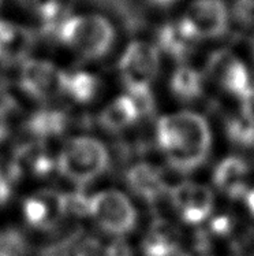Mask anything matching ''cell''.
Masks as SVG:
<instances>
[{
	"label": "cell",
	"instance_id": "obj_28",
	"mask_svg": "<svg viewBox=\"0 0 254 256\" xmlns=\"http://www.w3.org/2000/svg\"><path fill=\"white\" fill-rule=\"evenodd\" d=\"M4 3H5V0H0V8H1V7L4 6Z\"/></svg>",
	"mask_w": 254,
	"mask_h": 256
},
{
	"label": "cell",
	"instance_id": "obj_7",
	"mask_svg": "<svg viewBox=\"0 0 254 256\" xmlns=\"http://www.w3.org/2000/svg\"><path fill=\"white\" fill-rule=\"evenodd\" d=\"M64 70L45 59H26L21 63L18 85L23 94L40 103L63 96Z\"/></svg>",
	"mask_w": 254,
	"mask_h": 256
},
{
	"label": "cell",
	"instance_id": "obj_27",
	"mask_svg": "<svg viewBox=\"0 0 254 256\" xmlns=\"http://www.w3.org/2000/svg\"><path fill=\"white\" fill-rule=\"evenodd\" d=\"M252 52H253L254 55V37H253V40H252Z\"/></svg>",
	"mask_w": 254,
	"mask_h": 256
},
{
	"label": "cell",
	"instance_id": "obj_24",
	"mask_svg": "<svg viewBox=\"0 0 254 256\" xmlns=\"http://www.w3.org/2000/svg\"><path fill=\"white\" fill-rule=\"evenodd\" d=\"M11 130V120L8 110L0 104V144L7 140Z\"/></svg>",
	"mask_w": 254,
	"mask_h": 256
},
{
	"label": "cell",
	"instance_id": "obj_21",
	"mask_svg": "<svg viewBox=\"0 0 254 256\" xmlns=\"http://www.w3.org/2000/svg\"><path fill=\"white\" fill-rule=\"evenodd\" d=\"M170 89L172 94L182 102H193L203 94V74L190 64L182 63L172 73Z\"/></svg>",
	"mask_w": 254,
	"mask_h": 256
},
{
	"label": "cell",
	"instance_id": "obj_23",
	"mask_svg": "<svg viewBox=\"0 0 254 256\" xmlns=\"http://www.w3.org/2000/svg\"><path fill=\"white\" fill-rule=\"evenodd\" d=\"M103 256H134L133 248L125 237L112 238L103 248Z\"/></svg>",
	"mask_w": 254,
	"mask_h": 256
},
{
	"label": "cell",
	"instance_id": "obj_15",
	"mask_svg": "<svg viewBox=\"0 0 254 256\" xmlns=\"http://www.w3.org/2000/svg\"><path fill=\"white\" fill-rule=\"evenodd\" d=\"M142 118L140 108L129 94L115 98L97 115V124L103 130L119 134L129 130Z\"/></svg>",
	"mask_w": 254,
	"mask_h": 256
},
{
	"label": "cell",
	"instance_id": "obj_13",
	"mask_svg": "<svg viewBox=\"0 0 254 256\" xmlns=\"http://www.w3.org/2000/svg\"><path fill=\"white\" fill-rule=\"evenodd\" d=\"M125 178L130 190L149 204H156L170 192L167 188L164 172L148 162L133 164L126 172Z\"/></svg>",
	"mask_w": 254,
	"mask_h": 256
},
{
	"label": "cell",
	"instance_id": "obj_6",
	"mask_svg": "<svg viewBox=\"0 0 254 256\" xmlns=\"http://www.w3.org/2000/svg\"><path fill=\"white\" fill-rule=\"evenodd\" d=\"M198 42H216L233 26L231 8L226 0H190L182 14Z\"/></svg>",
	"mask_w": 254,
	"mask_h": 256
},
{
	"label": "cell",
	"instance_id": "obj_4",
	"mask_svg": "<svg viewBox=\"0 0 254 256\" xmlns=\"http://www.w3.org/2000/svg\"><path fill=\"white\" fill-rule=\"evenodd\" d=\"M88 216L112 238L130 234L138 222V212L131 199L119 189L111 188L89 196Z\"/></svg>",
	"mask_w": 254,
	"mask_h": 256
},
{
	"label": "cell",
	"instance_id": "obj_9",
	"mask_svg": "<svg viewBox=\"0 0 254 256\" xmlns=\"http://www.w3.org/2000/svg\"><path fill=\"white\" fill-rule=\"evenodd\" d=\"M170 202L183 222L198 225L212 214L215 198L211 189L196 182H181L168 192Z\"/></svg>",
	"mask_w": 254,
	"mask_h": 256
},
{
	"label": "cell",
	"instance_id": "obj_19",
	"mask_svg": "<svg viewBox=\"0 0 254 256\" xmlns=\"http://www.w3.org/2000/svg\"><path fill=\"white\" fill-rule=\"evenodd\" d=\"M144 256H181L179 234L167 220H156L142 242Z\"/></svg>",
	"mask_w": 254,
	"mask_h": 256
},
{
	"label": "cell",
	"instance_id": "obj_11",
	"mask_svg": "<svg viewBox=\"0 0 254 256\" xmlns=\"http://www.w3.org/2000/svg\"><path fill=\"white\" fill-rule=\"evenodd\" d=\"M22 215L33 229L49 230L64 220L63 192L40 190L29 194L22 204Z\"/></svg>",
	"mask_w": 254,
	"mask_h": 256
},
{
	"label": "cell",
	"instance_id": "obj_29",
	"mask_svg": "<svg viewBox=\"0 0 254 256\" xmlns=\"http://www.w3.org/2000/svg\"><path fill=\"white\" fill-rule=\"evenodd\" d=\"M253 256H254V255H253Z\"/></svg>",
	"mask_w": 254,
	"mask_h": 256
},
{
	"label": "cell",
	"instance_id": "obj_26",
	"mask_svg": "<svg viewBox=\"0 0 254 256\" xmlns=\"http://www.w3.org/2000/svg\"><path fill=\"white\" fill-rule=\"evenodd\" d=\"M245 199H246V206H248V208H249V211L254 216V189L248 190V194H245Z\"/></svg>",
	"mask_w": 254,
	"mask_h": 256
},
{
	"label": "cell",
	"instance_id": "obj_10",
	"mask_svg": "<svg viewBox=\"0 0 254 256\" xmlns=\"http://www.w3.org/2000/svg\"><path fill=\"white\" fill-rule=\"evenodd\" d=\"M153 44L160 54L182 64L196 52L200 42L183 18L178 16L177 20L164 22L157 28Z\"/></svg>",
	"mask_w": 254,
	"mask_h": 256
},
{
	"label": "cell",
	"instance_id": "obj_3",
	"mask_svg": "<svg viewBox=\"0 0 254 256\" xmlns=\"http://www.w3.org/2000/svg\"><path fill=\"white\" fill-rule=\"evenodd\" d=\"M111 154L97 137L81 134L68 138L56 155V172L68 182L83 186L94 182L111 168Z\"/></svg>",
	"mask_w": 254,
	"mask_h": 256
},
{
	"label": "cell",
	"instance_id": "obj_2",
	"mask_svg": "<svg viewBox=\"0 0 254 256\" xmlns=\"http://www.w3.org/2000/svg\"><path fill=\"white\" fill-rule=\"evenodd\" d=\"M53 40L83 60H100L112 51L116 29L108 18L99 14H67Z\"/></svg>",
	"mask_w": 254,
	"mask_h": 256
},
{
	"label": "cell",
	"instance_id": "obj_25",
	"mask_svg": "<svg viewBox=\"0 0 254 256\" xmlns=\"http://www.w3.org/2000/svg\"><path fill=\"white\" fill-rule=\"evenodd\" d=\"M181 0H149V3L155 7H159V8H170V7H174L177 6Z\"/></svg>",
	"mask_w": 254,
	"mask_h": 256
},
{
	"label": "cell",
	"instance_id": "obj_12",
	"mask_svg": "<svg viewBox=\"0 0 254 256\" xmlns=\"http://www.w3.org/2000/svg\"><path fill=\"white\" fill-rule=\"evenodd\" d=\"M8 172L14 181L22 177L45 178L56 172V156H52L40 142L26 144L18 148Z\"/></svg>",
	"mask_w": 254,
	"mask_h": 256
},
{
	"label": "cell",
	"instance_id": "obj_8",
	"mask_svg": "<svg viewBox=\"0 0 254 256\" xmlns=\"http://www.w3.org/2000/svg\"><path fill=\"white\" fill-rule=\"evenodd\" d=\"M207 74L220 88L237 99L248 96L254 88L244 60L229 50H219L211 54L207 62Z\"/></svg>",
	"mask_w": 254,
	"mask_h": 256
},
{
	"label": "cell",
	"instance_id": "obj_1",
	"mask_svg": "<svg viewBox=\"0 0 254 256\" xmlns=\"http://www.w3.org/2000/svg\"><path fill=\"white\" fill-rule=\"evenodd\" d=\"M156 140L175 172H190L208 159L212 134L201 115L181 111L161 116L156 125Z\"/></svg>",
	"mask_w": 254,
	"mask_h": 256
},
{
	"label": "cell",
	"instance_id": "obj_20",
	"mask_svg": "<svg viewBox=\"0 0 254 256\" xmlns=\"http://www.w3.org/2000/svg\"><path fill=\"white\" fill-rule=\"evenodd\" d=\"M16 3L40 21L44 34L55 38L59 25L68 12L62 0H16Z\"/></svg>",
	"mask_w": 254,
	"mask_h": 256
},
{
	"label": "cell",
	"instance_id": "obj_17",
	"mask_svg": "<svg viewBox=\"0 0 254 256\" xmlns=\"http://www.w3.org/2000/svg\"><path fill=\"white\" fill-rule=\"evenodd\" d=\"M70 118L59 108L45 107L34 111L26 120V130L36 142H44L60 137L67 130Z\"/></svg>",
	"mask_w": 254,
	"mask_h": 256
},
{
	"label": "cell",
	"instance_id": "obj_5",
	"mask_svg": "<svg viewBox=\"0 0 254 256\" xmlns=\"http://www.w3.org/2000/svg\"><path fill=\"white\" fill-rule=\"evenodd\" d=\"M161 54L155 44L134 40L127 44L118 62L120 80L127 92L152 89L160 73Z\"/></svg>",
	"mask_w": 254,
	"mask_h": 256
},
{
	"label": "cell",
	"instance_id": "obj_16",
	"mask_svg": "<svg viewBox=\"0 0 254 256\" xmlns=\"http://www.w3.org/2000/svg\"><path fill=\"white\" fill-rule=\"evenodd\" d=\"M248 163L241 158L229 156L215 168L213 182L222 194L233 199H239L248 194Z\"/></svg>",
	"mask_w": 254,
	"mask_h": 256
},
{
	"label": "cell",
	"instance_id": "obj_22",
	"mask_svg": "<svg viewBox=\"0 0 254 256\" xmlns=\"http://www.w3.org/2000/svg\"><path fill=\"white\" fill-rule=\"evenodd\" d=\"M230 8L233 24L245 30H254V0H234Z\"/></svg>",
	"mask_w": 254,
	"mask_h": 256
},
{
	"label": "cell",
	"instance_id": "obj_14",
	"mask_svg": "<svg viewBox=\"0 0 254 256\" xmlns=\"http://www.w3.org/2000/svg\"><path fill=\"white\" fill-rule=\"evenodd\" d=\"M34 46V37L27 28L0 18V62L23 63Z\"/></svg>",
	"mask_w": 254,
	"mask_h": 256
},
{
	"label": "cell",
	"instance_id": "obj_18",
	"mask_svg": "<svg viewBox=\"0 0 254 256\" xmlns=\"http://www.w3.org/2000/svg\"><path fill=\"white\" fill-rule=\"evenodd\" d=\"M101 82L96 74L86 70L66 72L63 78V96L75 104L86 106L99 96Z\"/></svg>",
	"mask_w": 254,
	"mask_h": 256
}]
</instances>
